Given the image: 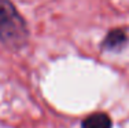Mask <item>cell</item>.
<instances>
[{"instance_id":"6da1fadb","label":"cell","mask_w":129,"mask_h":128,"mask_svg":"<svg viewBox=\"0 0 129 128\" xmlns=\"http://www.w3.org/2000/svg\"><path fill=\"white\" fill-rule=\"evenodd\" d=\"M27 29L8 0H0V40L8 47L18 48L26 41Z\"/></svg>"},{"instance_id":"3957f363","label":"cell","mask_w":129,"mask_h":128,"mask_svg":"<svg viewBox=\"0 0 129 128\" xmlns=\"http://www.w3.org/2000/svg\"><path fill=\"white\" fill-rule=\"evenodd\" d=\"M82 128H111V120L104 113H95L82 121Z\"/></svg>"},{"instance_id":"7a4b0ae2","label":"cell","mask_w":129,"mask_h":128,"mask_svg":"<svg viewBox=\"0 0 129 128\" xmlns=\"http://www.w3.org/2000/svg\"><path fill=\"white\" fill-rule=\"evenodd\" d=\"M126 44V35L121 29H114L106 36L104 39V47L111 51H118Z\"/></svg>"}]
</instances>
